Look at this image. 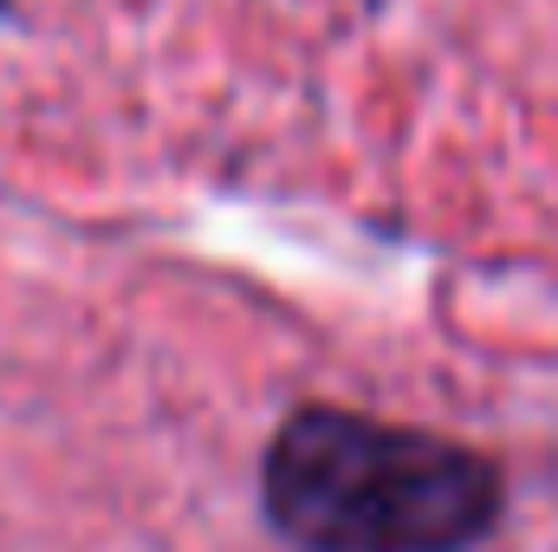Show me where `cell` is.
<instances>
[{"mask_svg": "<svg viewBox=\"0 0 558 552\" xmlns=\"http://www.w3.org/2000/svg\"><path fill=\"white\" fill-rule=\"evenodd\" d=\"M260 514L292 552H474L507 481L468 442L299 404L260 455Z\"/></svg>", "mask_w": 558, "mask_h": 552, "instance_id": "obj_1", "label": "cell"}, {"mask_svg": "<svg viewBox=\"0 0 558 552\" xmlns=\"http://www.w3.org/2000/svg\"><path fill=\"white\" fill-rule=\"evenodd\" d=\"M7 13H13V0H0V20H7Z\"/></svg>", "mask_w": 558, "mask_h": 552, "instance_id": "obj_2", "label": "cell"}]
</instances>
